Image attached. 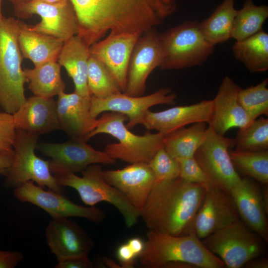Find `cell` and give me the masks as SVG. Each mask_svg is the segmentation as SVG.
I'll list each match as a JSON object with an SVG mask.
<instances>
[{
    "label": "cell",
    "instance_id": "obj_22",
    "mask_svg": "<svg viewBox=\"0 0 268 268\" xmlns=\"http://www.w3.org/2000/svg\"><path fill=\"white\" fill-rule=\"evenodd\" d=\"M240 89L231 77L226 76L212 100L211 119L208 125L221 135H224L231 129L245 127L253 121L239 102Z\"/></svg>",
    "mask_w": 268,
    "mask_h": 268
},
{
    "label": "cell",
    "instance_id": "obj_3",
    "mask_svg": "<svg viewBox=\"0 0 268 268\" xmlns=\"http://www.w3.org/2000/svg\"><path fill=\"white\" fill-rule=\"evenodd\" d=\"M139 257L145 268H165L170 264L188 263L197 268H224L223 262L210 252L195 233L175 236L149 230Z\"/></svg>",
    "mask_w": 268,
    "mask_h": 268
},
{
    "label": "cell",
    "instance_id": "obj_31",
    "mask_svg": "<svg viewBox=\"0 0 268 268\" xmlns=\"http://www.w3.org/2000/svg\"><path fill=\"white\" fill-rule=\"evenodd\" d=\"M268 17L267 5H257L253 0H245L243 7L237 10L231 38L241 41L260 32Z\"/></svg>",
    "mask_w": 268,
    "mask_h": 268
},
{
    "label": "cell",
    "instance_id": "obj_38",
    "mask_svg": "<svg viewBox=\"0 0 268 268\" xmlns=\"http://www.w3.org/2000/svg\"><path fill=\"white\" fill-rule=\"evenodd\" d=\"M179 162L180 165L179 177L191 183L210 184L204 172L194 157L183 159Z\"/></svg>",
    "mask_w": 268,
    "mask_h": 268
},
{
    "label": "cell",
    "instance_id": "obj_34",
    "mask_svg": "<svg viewBox=\"0 0 268 268\" xmlns=\"http://www.w3.org/2000/svg\"><path fill=\"white\" fill-rule=\"evenodd\" d=\"M235 149L259 151L268 150V119H256L239 128L234 138Z\"/></svg>",
    "mask_w": 268,
    "mask_h": 268
},
{
    "label": "cell",
    "instance_id": "obj_25",
    "mask_svg": "<svg viewBox=\"0 0 268 268\" xmlns=\"http://www.w3.org/2000/svg\"><path fill=\"white\" fill-rule=\"evenodd\" d=\"M89 47L78 34L75 35L64 41L57 61L72 78L74 92L85 97L91 96L87 86Z\"/></svg>",
    "mask_w": 268,
    "mask_h": 268
},
{
    "label": "cell",
    "instance_id": "obj_39",
    "mask_svg": "<svg viewBox=\"0 0 268 268\" xmlns=\"http://www.w3.org/2000/svg\"><path fill=\"white\" fill-rule=\"evenodd\" d=\"M120 265L123 268H132L137 257L126 243L120 245L116 251Z\"/></svg>",
    "mask_w": 268,
    "mask_h": 268
},
{
    "label": "cell",
    "instance_id": "obj_14",
    "mask_svg": "<svg viewBox=\"0 0 268 268\" xmlns=\"http://www.w3.org/2000/svg\"><path fill=\"white\" fill-rule=\"evenodd\" d=\"M176 94L169 87L161 88L145 96H132L122 92L113 95L104 99L91 96L90 114L97 118L104 112H113L126 115L129 120L126 127L130 129L141 122L147 111L156 105H173L175 103Z\"/></svg>",
    "mask_w": 268,
    "mask_h": 268
},
{
    "label": "cell",
    "instance_id": "obj_29",
    "mask_svg": "<svg viewBox=\"0 0 268 268\" xmlns=\"http://www.w3.org/2000/svg\"><path fill=\"white\" fill-rule=\"evenodd\" d=\"M236 59L251 72H265L268 69V34L263 30L232 46Z\"/></svg>",
    "mask_w": 268,
    "mask_h": 268
},
{
    "label": "cell",
    "instance_id": "obj_1",
    "mask_svg": "<svg viewBox=\"0 0 268 268\" xmlns=\"http://www.w3.org/2000/svg\"><path fill=\"white\" fill-rule=\"evenodd\" d=\"M78 34L89 46L106 34L143 32L162 23L175 11L176 0H69Z\"/></svg>",
    "mask_w": 268,
    "mask_h": 268
},
{
    "label": "cell",
    "instance_id": "obj_23",
    "mask_svg": "<svg viewBox=\"0 0 268 268\" xmlns=\"http://www.w3.org/2000/svg\"><path fill=\"white\" fill-rule=\"evenodd\" d=\"M57 102L61 130L70 138L83 139L95 129L97 118L90 114L91 96L85 97L74 92H62Z\"/></svg>",
    "mask_w": 268,
    "mask_h": 268
},
{
    "label": "cell",
    "instance_id": "obj_4",
    "mask_svg": "<svg viewBox=\"0 0 268 268\" xmlns=\"http://www.w3.org/2000/svg\"><path fill=\"white\" fill-rule=\"evenodd\" d=\"M128 120L122 114L107 112L97 119L96 126L86 137V141L100 134H110L118 139V143L106 145L104 151L114 159L130 163H148L156 152L163 147L166 135L159 132L147 133L139 135L132 133L125 125Z\"/></svg>",
    "mask_w": 268,
    "mask_h": 268
},
{
    "label": "cell",
    "instance_id": "obj_5",
    "mask_svg": "<svg viewBox=\"0 0 268 268\" xmlns=\"http://www.w3.org/2000/svg\"><path fill=\"white\" fill-rule=\"evenodd\" d=\"M18 30L19 20L12 17L0 19V107L11 114L26 100L24 86L27 80L22 68Z\"/></svg>",
    "mask_w": 268,
    "mask_h": 268
},
{
    "label": "cell",
    "instance_id": "obj_13",
    "mask_svg": "<svg viewBox=\"0 0 268 268\" xmlns=\"http://www.w3.org/2000/svg\"><path fill=\"white\" fill-rule=\"evenodd\" d=\"M14 196L22 202H29L42 208L53 219L78 217L98 223L106 217L104 212L100 208L78 205L63 194L50 189L45 190L32 181L15 188Z\"/></svg>",
    "mask_w": 268,
    "mask_h": 268
},
{
    "label": "cell",
    "instance_id": "obj_17",
    "mask_svg": "<svg viewBox=\"0 0 268 268\" xmlns=\"http://www.w3.org/2000/svg\"><path fill=\"white\" fill-rule=\"evenodd\" d=\"M45 232L47 244L57 261L88 257L94 247L83 229L68 218H52Z\"/></svg>",
    "mask_w": 268,
    "mask_h": 268
},
{
    "label": "cell",
    "instance_id": "obj_6",
    "mask_svg": "<svg viewBox=\"0 0 268 268\" xmlns=\"http://www.w3.org/2000/svg\"><path fill=\"white\" fill-rule=\"evenodd\" d=\"M162 70L181 69L202 65L214 46L205 38L197 20H188L159 34Z\"/></svg>",
    "mask_w": 268,
    "mask_h": 268
},
{
    "label": "cell",
    "instance_id": "obj_36",
    "mask_svg": "<svg viewBox=\"0 0 268 268\" xmlns=\"http://www.w3.org/2000/svg\"><path fill=\"white\" fill-rule=\"evenodd\" d=\"M148 164L154 175L156 183L180 176L179 161L173 158L163 146L156 152Z\"/></svg>",
    "mask_w": 268,
    "mask_h": 268
},
{
    "label": "cell",
    "instance_id": "obj_43",
    "mask_svg": "<svg viewBox=\"0 0 268 268\" xmlns=\"http://www.w3.org/2000/svg\"><path fill=\"white\" fill-rule=\"evenodd\" d=\"M245 268H268V257L262 256L255 258L248 262L244 266Z\"/></svg>",
    "mask_w": 268,
    "mask_h": 268
},
{
    "label": "cell",
    "instance_id": "obj_12",
    "mask_svg": "<svg viewBox=\"0 0 268 268\" xmlns=\"http://www.w3.org/2000/svg\"><path fill=\"white\" fill-rule=\"evenodd\" d=\"M86 141L83 139L70 138L62 143H40L36 148L51 158L49 167L53 175L81 172L93 164L115 163L116 160L104 151L95 149Z\"/></svg>",
    "mask_w": 268,
    "mask_h": 268
},
{
    "label": "cell",
    "instance_id": "obj_15",
    "mask_svg": "<svg viewBox=\"0 0 268 268\" xmlns=\"http://www.w3.org/2000/svg\"><path fill=\"white\" fill-rule=\"evenodd\" d=\"M159 34L153 28L143 32L138 39L129 61L127 85L123 93L132 96L144 94L148 76L161 62Z\"/></svg>",
    "mask_w": 268,
    "mask_h": 268
},
{
    "label": "cell",
    "instance_id": "obj_37",
    "mask_svg": "<svg viewBox=\"0 0 268 268\" xmlns=\"http://www.w3.org/2000/svg\"><path fill=\"white\" fill-rule=\"evenodd\" d=\"M16 132L12 114L0 111V152L13 151Z\"/></svg>",
    "mask_w": 268,
    "mask_h": 268
},
{
    "label": "cell",
    "instance_id": "obj_35",
    "mask_svg": "<svg viewBox=\"0 0 268 268\" xmlns=\"http://www.w3.org/2000/svg\"><path fill=\"white\" fill-rule=\"evenodd\" d=\"M268 79L245 89L238 93L239 102L252 121L261 115L268 116Z\"/></svg>",
    "mask_w": 268,
    "mask_h": 268
},
{
    "label": "cell",
    "instance_id": "obj_27",
    "mask_svg": "<svg viewBox=\"0 0 268 268\" xmlns=\"http://www.w3.org/2000/svg\"><path fill=\"white\" fill-rule=\"evenodd\" d=\"M61 67L57 61H51L23 69L28 88L34 95L53 98L65 92L66 84L61 77Z\"/></svg>",
    "mask_w": 268,
    "mask_h": 268
},
{
    "label": "cell",
    "instance_id": "obj_18",
    "mask_svg": "<svg viewBox=\"0 0 268 268\" xmlns=\"http://www.w3.org/2000/svg\"><path fill=\"white\" fill-rule=\"evenodd\" d=\"M142 34H109L89 47L90 55L102 63L111 72L122 92L125 91L129 61Z\"/></svg>",
    "mask_w": 268,
    "mask_h": 268
},
{
    "label": "cell",
    "instance_id": "obj_42",
    "mask_svg": "<svg viewBox=\"0 0 268 268\" xmlns=\"http://www.w3.org/2000/svg\"><path fill=\"white\" fill-rule=\"evenodd\" d=\"M13 151L0 152V174L6 176L12 162Z\"/></svg>",
    "mask_w": 268,
    "mask_h": 268
},
{
    "label": "cell",
    "instance_id": "obj_33",
    "mask_svg": "<svg viewBox=\"0 0 268 268\" xmlns=\"http://www.w3.org/2000/svg\"><path fill=\"white\" fill-rule=\"evenodd\" d=\"M87 86L90 95L100 99L122 92L108 68L91 56L88 65Z\"/></svg>",
    "mask_w": 268,
    "mask_h": 268
},
{
    "label": "cell",
    "instance_id": "obj_45",
    "mask_svg": "<svg viewBox=\"0 0 268 268\" xmlns=\"http://www.w3.org/2000/svg\"><path fill=\"white\" fill-rule=\"evenodd\" d=\"M262 195L264 206L267 213L268 214V184L263 185L262 187Z\"/></svg>",
    "mask_w": 268,
    "mask_h": 268
},
{
    "label": "cell",
    "instance_id": "obj_48",
    "mask_svg": "<svg viewBox=\"0 0 268 268\" xmlns=\"http://www.w3.org/2000/svg\"><path fill=\"white\" fill-rule=\"evenodd\" d=\"M9 0L11 1L12 3H17V2H22L28 1L30 0Z\"/></svg>",
    "mask_w": 268,
    "mask_h": 268
},
{
    "label": "cell",
    "instance_id": "obj_10",
    "mask_svg": "<svg viewBox=\"0 0 268 268\" xmlns=\"http://www.w3.org/2000/svg\"><path fill=\"white\" fill-rule=\"evenodd\" d=\"M233 147L234 138L219 134L208 125L204 139L194 156L210 183L229 194L241 179L229 153Z\"/></svg>",
    "mask_w": 268,
    "mask_h": 268
},
{
    "label": "cell",
    "instance_id": "obj_8",
    "mask_svg": "<svg viewBox=\"0 0 268 268\" xmlns=\"http://www.w3.org/2000/svg\"><path fill=\"white\" fill-rule=\"evenodd\" d=\"M201 240L228 268H242L267 251L266 242L240 219Z\"/></svg>",
    "mask_w": 268,
    "mask_h": 268
},
{
    "label": "cell",
    "instance_id": "obj_30",
    "mask_svg": "<svg viewBox=\"0 0 268 268\" xmlns=\"http://www.w3.org/2000/svg\"><path fill=\"white\" fill-rule=\"evenodd\" d=\"M236 12L235 0H223L209 17L200 22L201 30L209 42L215 46L231 38Z\"/></svg>",
    "mask_w": 268,
    "mask_h": 268
},
{
    "label": "cell",
    "instance_id": "obj_11",
    "mask_svg": "<svg viewBox=\"0 0 268 268\" xmlns=\"http://www.w3.org/2000/svg\"><path fill=\"white\" fill-rule=\"evenodd\" d=\"M15 15L21 18L38 15L41 21L30 28L64 41L78 34V27L73 7L69 0L49 3L39 0L12 3Z\"/></svg>",
    "mask_w": 268,
    "mask_h": 268
},
{
    "label": "cell",
    "instance_id": "obj_7",
    "mask_svg": "<svg viewBox=\"0 0 268 268\" xmlns=\"http://www.w3.org/2000/svg\"><path fill=\"white\" fill-rule=\"evenodd\" d=\"M102 170L99 164H93L81 171L82 177L72 173L54 176L61 186L75 189L88 206H93L103 201L111 204L123 216L126 226L133 227L140 217L139 211L118 189L105 181Z\"/></svg>",
    "mask_w": 268,
    "mask_h": 268
},
{
    "label": "cell",
    "instance_id": "obj_41",
    "mask_svg": "<svg viewBox=\"0 0 268 268\" xmlns=\"http://www.w3.org/2000/svg\"><path fill=\"white\" fill-rule=\"evenodd\" d=\"M93 263L87 257H75L58 261L55 268H92Z\"/></svg>",
    "mask_w": 268,
    "mask_h": 268
},
{
    "label": "cell",
    "instance_id": "obj_40",
    "mask_svg": "<svg viewBox=\"0 0 268 268\" xmlns=\"http://www.w3.org/2000/svg\"><path fill=\"white\" fill-rule=\"evenodd\" d=\"M23 258L19 252L0 250V268H14Z\"/></svg>",
    "mask_w": 268,
    "mask_h": 268
},
{
    "label": "cell",
    "instance_id": "obj_47",
    "mask_svg": "<svg viewBox=\"0 0 268 268\" xmlns=\"http://www.w3.org/2000/svg\"><path fill=\"white\" fill-rule=\"evenodd\" d=\"M39 0L44 2L49 3H56L63 2L66 0Z\"/></svg>",
    "mask_w": 268,
    "mask_h": 268
},
{
    "label": "cell",
    "instance_id": "obj_16",
    "mask_svg": "<svg viewBox=\"0 0 268 268\" xmlns=\"http://www.w3.org/2000/svg\"><path fill=\"white\" fill-rule=\"evenodd\" d=\"M230 194L209 184L194 221V232L201 240L239 219Z\"/></svg>",
    "mask_w": 268,
    "mask_h": 268
},
{
    "label": "cell",
    "instance_id": "obj_28",
    "mask_svg": "<svg viewBox=\"0 0 268 268\" xmlns=\"http://www.w3.org/2000/svg\"><path fill=\"white\" fill-rule=\"evenodd\" d=\"M207 128L206 123L198 122L176 130L165 136L163 146L178 161L193 157L204 139Z\"/></svg>",
    "mask_w": 268,
    "mask_h": 268
},
{
    "label": "cell",
    "instance_id": "obj_49",
    "mask_svg": "<svg viewBox=\"0 0 268 268\" xmlns=\"http://www.w3.org/2000/svg\"><path fill=\"white\" fill-rule=\"evenodd\" d=\"M3 0H0V19H1L3 16L1 11V6Z\"/></svg>",
    "mask_w": 268,
    "mask_h": 268
},
{
    "label": "cell",
    "instance_id": "obj_9",
    "mask_svg": "<svg viewBox=\"0 0 268 268\" xmlns=\"http://www.w3.org/2000/svg\"><path fill=\"white\" fill-rule=\"evenodd\" d=\"M39 136L25 131L16 129L13 144V157L11 166L5 176V186L14 189L32 181L42 187L58 193L65 192L51 173L49 161L38 157L35 149Z\"/></svg>",
    "mask_w": 268,
    "mask_h": 268
},
{
    "label": "cell",
    "instance_id": "obj_20",
    "mask_svg": "<svg viewBox=\"0 0 268 268\" xmlns=\"http://www.w3.org/2000/svg\"><path fill=\"white\" fill-rule=\"evenodd\" d=\"M229 194L240 219L251 230L268 242V222L263 202L262 188L248 177L241 178Z\"/></svg>",
    "mask_w": 268,
    "mask_h": 268
},
{
    "label": "cell",
    "instance_id": "obj_26",
    "mask_svg": "<svg viewBox=\"0 0 268 268\" xmlns=\"http://www.w3.org/2000/svg\"><path fill=\"white\" fill-rule=\"evenodd\" d=\"M18 42L23 57L30 60L34 66L57 61L64 42L59 38L33 31L20 20Z\"/></svg>",
    "mask_w": 268,
    "mask_h": 268
},
{
    "label": "cell",
    "instance_id": "obj_44",
    "mask_svg": "<svg viewBox=\"0 0 268 268\" xmlns=\"http://www.w3.org/2000/svg\"><path fill=\"white\" fill-rule=\"evenodd\" d=\"M127 243L137 257H139L143 252L145 243L138 237H133L130 239Z\"/></svg>",
    "mask_w": 268,
    "mask_h": 268
},
{
    "label": "cell",
    "instance_id": "obj_24",
    "mask_svg": "<svg viewBox=\"0 0 268 268\" xmlns=\"http://www.w3.org/2000/svg\"><path fill=\"white\" fill-rule=\"evenodd\" d=\"M12 115L16 129L38 136L61 130L57 102L53 98L31 96Z\"/></svg>",
    "mask_w": 268,
    "mask_h": 268
},
{
    "label": "cell",
    "instance_id": "obj_19",
    "mask_svg": "<svg viewBox=\"0 0 268 268\" xmlns=\"http://www.w3.org/2000/svg\"><path fill=\"white\" fill-rule=\"evenodd\" d=\"M105 181L118 189L139 212L155 184L148 163H131L121 169L102 170Z\"/></svg>",
    "mask_w": 268,
    "mask_h": 268
},
{
    "label": "cell",
    "instance_id": "obj_2",
    "mask_svg": "<svg viewBox=\"0 0 268 268\" xmlns=\"http://www.w3.org/2000/svg\"><path fill=\"white\" fill-rule=\"evenodd\" d=\"M208 184L180 177L155 183L140 211L150 231L175 236L194 232V221Z\"/></svg>",
    "mask_w": 268,
    "mask_h": 268
},
{
    "label": "cell",
    "instance_id": "obj_32",
    "mask_svg": "<svg viewBox=\"0 0 268 268\" xmlns=\"http://www.w3.org/2000/svg\"><path fill=\"white\" fill-rule=\"evenodd\" d=\"M229 153L237 172L263 185L268 184V150L247 151L230 149Z\"/></svg>",
    "mask_w": 268,
    "mask_h": 268
},
{
    "label": "cell",
    "instance_id": "obj_46",
    "mask_svg": "<svg viewBox=\"0 0 268 268\" xmlns=\"http://www.w3.org/2000/svg\"><path fill=\"white\" fill-rule=\"evenodd\" d=\"M103 263L107 266L113 268H122L120 265L117 264L113 260L107 257H104L102 259Z\"/></svg>",
    "mask_w": 268,
    "mask_h": 268
},
{
    "label": "cell",
    "instance_id": "obj_21",
    "mask_svg": "<svg viewBox=\"0 0 268 268\" xmlns=\"http://www.w3.org/2000/svg\"><path fill=\"white\" fill-rule=\"evenodd\" d=\"M212 112V100H205L185 106H178L145 113L140 124L148 131L154 130L167 135L185 126L198 122L209 124Z\"/></svg>",
    "mask_w": 268,
    "mask_h": 268
}]
</instances>
